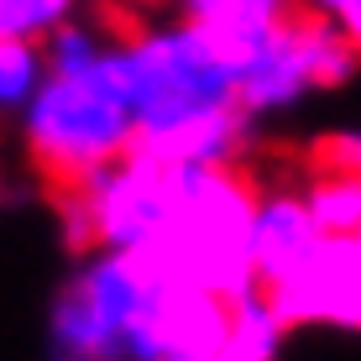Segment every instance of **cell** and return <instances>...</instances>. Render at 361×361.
Returning <instances> with one entry per match:
<instances>
[{"instance_id":"cell-8","label":"cell","mask_w":361,"mask_h":361,"mask_svg":"<svg viewBox=\"0 0 361 361\" xmlns=\"http://www.w3.org/2000/svg\"><path fill=\"white\" fill-rule=\"evenodd\" d=\"M252 110L226 105V110H209V116H194L173 131L157 136H136V152H152L163 163H235L252 142Z\"/></svg>"},{"instance_id":"cell-11","label":"cell","mask_w":361,"mask_h":361,"mask_svg":"<svg viewBox=\"0 0 361 361\" xmlns=\"http://www.w3.org/2000/svg\"><path fill=\"white\" fill-rule=\"evenodd\" d=\"M283 335H288V325H283V314L272 309V298L262 288L235 293L231 298V335H226L220 361H278Z\"/></svg>"},{"instance_id":"cell-10","label":"cell","mask_w":361,"mask_h":361,"mask_svg":"<svg viewBox=\"0 0 361 361\" xmlns=\"http://www.w3.org/2000/svg\"><path fill=\"white\" fill-rule=\"evenodd\" d=\"M319 235L325 231H319L304 194H262V204H257V267H262V283L278 278L283 267H293Z\"/></svg>"},{"instance_id":"cell-13","label":"cell","mask_w":361,"mask_h":361,"mask_svg":"<svg viewBox=\"0 0 361 361\" xmlns=\"http://www.w3.org/2000/svg\"><path fill=\"white\" fill-rule=\"evenodd\" d=\"M325 235H361V173H319L304 189Z\"/></svg>"},{"instance_id":"cell-16","label":"cell","mask_w":361,"mask_h":361,"mask_svg":"<svg viewBox=\"0 0 361 361\" xmlns=\"http://www.w3.org/2000/svg\"><path fill=\"white\" fill-rule=\"evenodd\" d=\"M319 168L330 173H361V131H330L325 142L314 147Z\"/></svg>"},{"instance_id":"cell-6","label":"cell","mask_w":361,"mask_h":361,"mask_svg":"<svg viewBox=\"0 0 361 361\" xmlns=\"http://www.w3.org/2000/svg\"><path fill=\"white\" fill-rule=\"evenodd\" d=\"M283 325H325L361 335V235H319L293 267L262 283Z\"/></svg>"},{"instance_id":"cell-2","label":"cell","mask_w":361,"mask_h":361,"mask_svg":"<svg viewBox=\"0 0 361 361\" xmlns=\"http://www.w3.org/2000/svg\"><path fill=\"white\" fill-rule=\"evenodd\" d=\"M168 272L126 246L79 257L47 309V361H157V298Z\"/></svg>"},{"instance_id":"cell-12","label":"cell","mask_w":361,"mask_h":361,"mask_svg":"<svg viewBox=\"0 0 361 361\" xmlns=\"http://www.w3.org/2000/svg\"><path fill=\"white\" fill-rule=\"evenodd\" d=\"M47 79L42 37H0V116H21Z\"/></svg>"},{"instance_id":"cell-3","label":"cell","mask_w":361,"mask_h":361,"mask_svg":"<svg viewBox=\"0 0 361 361\" xmlns=\"http://www.w3.org/2000/svg\"><path fill=\"white\" fill-rule=\"evenodd\" d=\"M257 204L262 194L231 163H183V189L157 241L136 246L168 278H189L215 293H252L262 288L257 267Z\"/></svg>"},{"instance_id":"cell-9","label":"cell","mask_w":361,"mask_h":361,"mask_svg":"<svg viewBox=\"0 0 361 361\" xmlns=\"http://www.w3.org/2000/svg\"><path fill=\"white\" fill-rule=\"evenodd\" d=\"M293 11H298L293 0H178V16L194 21V27H204L209 37H220L235 53V63H241L267 32H278Z\"/></svg>"},{"instance_id":"cell-7","label":"cell","mask_w":361,"mask_h":361,"mask_svg":"<svg viewBox=\"0 0 361 361\" xmlns=\"http://www.w3.org/2000/svg\"><path fill=\"white\" fill-rule=\"evenodd\" d=\"M231 335V298L168 278L157 298V361H220Z\"/></svg>"},{"instance_id":"cell-5","label":"cell","mask_w":361,"mask_h":361,"mask_svg":"<svg viewBox=\"0 0 361 361\" xmlns=\"http://www.w3.org/2000/svg\"><path fill=\"white\" fill-rule=\"evenodd\" d=\"M361 73V53L345 42L330 21L293 11L278 32H267L252 53L235 63V99L257 121L283 116L298 99L319 90H341Z\"/></svg>"},{"instance_id":"cell-15","label":"cell","mask_w":361,"mask_h":361,"mask_svg":"<svg viewBox=\"0 0 361 361\" xmlns=\"http://www.w3.org/2000/svg\"><path fill=\"white\" fill-rule=\"evenodd\" d=\"M304 16H319V21H330L335 32L345 37V42L361 53V0H293Z\"/></svg>"},{"instance_id":"cell-14","label":"cell","mask_w":361,"mask_h":361,"mask_svg":"<svg viewBox=\"0 0 361 361\" xmlns=\"http://www.w3.org/2000/svg\"><path fill=\"white\" fill-rule=\"evenodd\" d=\"M73 11L79 0H0V37H47Z\"/></svg>"},{"instance_id":"cell-4","label":"cell","mask_w":361,"mask_h":361,"mask_svg":"<svg viewBox=\"0 0 361 361\" xmlns=\"http://www.w3.org/2000/svg\"><path fill=\"white\" fill-rule=\"evenodd\" d=\"M110 37H116V63L136 110V136H157L194 116L241 105L235 99V53L194 21L131 27Z\"/></svg>"},{"instance_id":"cell-1","label":"cell","mask_w":361,"mask_h":361,"mask_svg":"<svg viewBox=\"0 0 361 361\" xmlns=\"http://www.w3.org/2000/svg\"><path fill=\"white\" fill-rule=\"evenodd\" d=\"M21 147L47 199L121 163L136 147V110L116 63V37L94 63L47 68L37 99L21 110Z\"/></svg>"}]
</instances>
